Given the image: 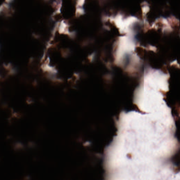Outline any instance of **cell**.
I'll return each mask as SVG.
<instances>
[{
	"mask_svg": "<svg viewBox=\"0 0 180 180\" xmlns=\"http://www.w3.org/2000/svg\"><path fill=\"white\" fill-rule=\"evenodd\" d=\"M29 68L30 70L33 73H36L38 71L39 65L38 62L34 60H32L29 64Z\"/></svg>",
	"mask_w": 180,
	"mask_h": 180,
	"instance_id": "1",
	"label": "cell"
}]
</instances>
